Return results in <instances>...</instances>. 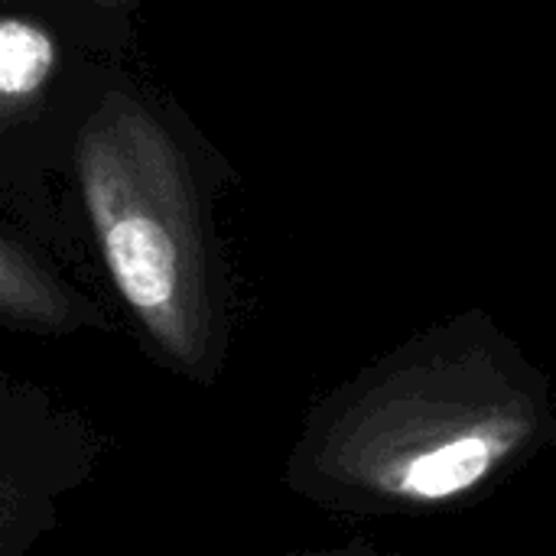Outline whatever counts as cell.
<instances>
[{"mask_svg":"<svg viewBox=\"0 0 556 556\" xmlns=\"http://www.w3.org/2000/svg\"><path fill=\"white\" fill-rule=\"evenodd\" d=\"M554 443L551 375L463 309L319 394L283 485L339 518H430L485 502Z\"/></svg>","mask_w":556,"mask_h":556,"instance_id":"1","label":"cell"},{"mask_svg":"<svg viewBox=\"0 0 556 556\" xmlns=\"http://www.w3.org/2000/svg\"><path fill=\"white\" fill-rule=\"evenodd\" d=\"M215 166L189 117L127 68L108 81L72 150L91 264L147 358L195 388L222 381L235 332Z\"/></svg>","mask_w":556,"mask_h":556,"instance_id":"2","label":"cell"},{"mask_svg":"<svg viewBox=\"0 0 556 556\" xmlns=\"http://www.w3.org/2000/svg\"><path fill=\"white\" fill-rule=\"evenodd\" d=\"M127 52L75 0H0V218L62 267L91 264L72 150Z\"/></svg>","mask_w":556,"mask_h":556,"instance_id":"3","label":"cell"},{"mask_svg":"<svg viewBox=\"0 0 556 556\" xmlns=\"http://www.w3.org/2000/svg\"><path fill=\"white\" fill-rule=\"evenodd\" d=\"M104 453L108 440L85 410L0 368V556H26L46 541Z\"/></svg>","mask_w":556,"mask_h":556,"instance_id":"4","label":"cell"},{"mask_svg":"<svg viewBox=\"0 0 556 556\" xmlns=\"http://www.w3.org/2000/svg\"><path fill=\"white\" fill-rule=\"evenodd\" d=\"M0 326L42 339L111 332V309L36 241L0 218Z\"/></svg>","mask_w":556,"mask_h":556,"instance_id":"5","label":"cell"},{"mask_svg":"<svg viewBox=\"0 0 556 556\" xmlns=\"http://www.w3.org/2000/svg\"><path fill=\"white\" fill-rule=\"evenodd\" d=\"M91 20H98L104 29H111L117 39L134 46V16L143 0H75Z\"/></svg>","mask_w":556,"mask_h":556,"instance_id":"6","label":"cell"},{"mask_svg":"<svg viewBox=\"0 0 556 556\" xmlns=\"http://www.w3.org/2000/svg\"><path fill=\"white\" fill-rule=\"evenodd\" d=\"M274 556H401V554H384V551L371 547L368 541H355V544L332 547V551H290V554H274Z\"/></svg>","mask_w":556,"mask_h":556,"instance_id":"7","label":"cell"}]
</instances>
